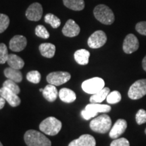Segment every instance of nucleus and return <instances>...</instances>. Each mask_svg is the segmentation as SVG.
I'll return each instance as SVG.
<instances>
[{
	"label": "nucleus",
	"mask_w": 146,
	"mask_h": 146,
	"mask_svg": "<svg viewBox=\"0 0 146 146\" xmlns=\"http://www.w3.org/2000/svg\"><path fill=\"white\" fill-rule=\"evenodd\" d=\"M24 139L28 146H51L52 143L43 133L35 130H29L25 134Z\"/></svg>",
	"instance_id": "obj_1"
},
{
	"label": "nucleus",
	"mask_w": 146,
	"mask_h": 146,
	"mask_svg": "<svg viewBox=\"0 0 146 146\" xmlns=\"http://www.w3.org/2000/svg\"><path fill=\"white\" fill-rule=\"evenodd\" d=\"M94 14L96 19L104 25H110L114 22V14L112 10L106 5H97L94 10Z\"/></svg>",
	"instance_id": "obj_2"
},
{
	"label": "nucleus",
	"mask_w": 146,
	"mask_h": 146,
	"mask_svg": "<svg viewBox=\"0 0 146 146\" xmlns=\"http://www.w3.org/2000/svg\"><path fill=\"white\" fill-rule=\"evenodd\" d=\"M89 126L92 131L104 134L110 130L112 120L108 115L102 114L91 120Z\"/></svg>",
	"instance_id": "obj_3"
},
{
	"label": "nucleus",
	"mask_w": 146,
	"mask_h": 146,
	"mask_svg": "<svg viewBox=\"0 0 146 146\" xmlns=\"http://www.w3.org/2000/svg\"><path fill=\"white\" fill-rule=\"evenodd\" d=\"M62 123L55 117H48L41 122L39 125L40 131L48 135H56L62 129Z\"/></svg>",
	"instance_id": "obj_4"
},
{
	"label": "nucleus",
	"mask_w": 146,
	"mask_h": 146,
	"mask_svg": "<svg viewBox=\"0 0 146 146\" xmlns=\"http://www.w3.org/2000/svg\"><path fill=\"white\" fill-rule=\"evenodd\" d=\"M111 110L109 105L100 104L98 103H91L87 105L85 108L81 111V116L84 119L89 120L96 116L98 113H106Z\"/></svg>",
	"instance_id": "obj_5"
},
{
	"label": "nucleus",
	"mask_w": 146,
	"mask_h": 146,
	"mask_svg": "<svg viewBox=\"0 0 146 146\" xmlns=\"http://www.w3.org/2000/svg\"><path fill=\"white\" fill-rule=\"evenodd\" d=\"M105 86L104 81L102 78L94 77L86 80L82 83V89L88 94H95Z\"/></svg>",
	"instance_id": "obj_6"
},
{
	"label": "nucleus",
	"mask_w": 146,
	"mask_h": 146,
	"mask_svg": "<svg viewBox=\"0 0 146 146\" xmlns=\"http://www.w3.org/2000/svg\"><path fill=\"white\" fill-rule=\"evenodd\" d=\"M146 95V79L135 82L129 88L128 96L131 100H138Z\"/></svg>",
	"instance_id": "obj_7"
},
{
	"label": "nucleus",
	"mask_w": 146,
	"mask_h": 146,
	"mask_svg": "<svg viewBox=\"0 0 146 146\" xmlns=\"http://www.w3.org/2000/svg\"><path fill=\"white\" fill-rule=\"evenodd\" d=\"M70 77V74L67 72H53L47 76V81L55 86H59L68 82Z\"/></svg>",
	"instance_id": "obj_8"
},
{
	"label": "nucleus",
	"mask_w": 146,
	"mask_h": 146,
	"mask_svg": "<svg viewBox=\"0 0 146 146\" xmlns=\"http://www.w3.org/2000/svg\"><path fill=\"white\" fill-rule=\"evenodd\" d=\"M107 41V36L102 31H97L89 36L87 43L92 49H98L105 45Z\"/></svg>",
	"instance_id": "obj_9"
},
{
	"label": "nucleus",
	"mask_w": 146,
	"mask_h": 146,
	"mask_svg": "<svg viewBox=\"0 0 146 146\" xmlns=\"http://www.w3.org/2000/svg\"><path fill=\"white\" fill-rule=\"evenodd\" d=\"M43 15V8L39 3L35 2L29 5L26 11L27 19L31 21H39Z\"/></svg>",
	"instance_id": "obj_10"
},
{
	"label": "nucleus",
	"mask_w": 146,
	"mask_h": 146,
	"mask_svg": "<svg viewBox=\"0 0 146 146\" xmlns=\"http://www.w3.org/2000/svg\"><path fill=\"white\" fill-rule=\"evenodd\" d=\"M139 43L137 38L133 34L127 35L123 42V48L125 53L127 54H132L139 49Z\"/></svg>",
	"instance_id": "obj_11"
},
{
	"label": "nucleus",
	"mask_w": 146,
	"mask_h": 146,
	"mask_svg": "<svg viewBox=\"0 0 146 146\" xmlns=\"http://www.w3.org/2000/svg\"><path fill=\"white\" fill-rule=\"evenodd\" d=\"M0 96L4 98L5 101L8 102L9 104L12 107L18 106L21 102V99L17 94L4 87L0 89Z\"/></svg>",
	"instance_id": "obj_12"
},
{
	"label": "nucleus",
	"mask_w": 146,
	"mask_h": 146,
	"mask_svg": "<svg viewBox=\"0 0 146 146\" xmlns=\"http://www.w3.org/2000/svg\"><path fill=\"white\" fill-rule=\"evenodd\" d=\"M27 44V40L23 35H15L10 41L9 47L13 52H19L25 48Z\"/></svg>",
	"instance_id": "obj_13"
},
{
	"label": "nucleus",
	"mask_w": 146,
	"mask_h": 146,
	"mask_svg": "<svg viewBox=\"0 0 146 146\" xmlns=\"http://www.w3.org/2000/svg\"><path fill=\"white\" fill-rule=\"evenodd\" d=\"M127 127V123L124 119H118L113 125L110 131L109 135L112 139H117L122 134L125 133Z\"/></svg>",
	"instance_id": "obj_14"
},
{
	"label": "nucleus",
	"mask_w": 146,
	"mask_h": 146,
	"mask_svg": "<svg viewBox=\"0 0 146 146\" xmlns=\"http://www.w3.org/2000/svg\"><path fill=\"white\" fill-rule=\"evenodd\" d=\"M81 29L75 21L72 19H69L66 23L64 27L62 29V33L64 36L68 37H74L79 34Z\"/></svg>",
	"instance_id": "obj_15"
},
{
	"label": "nucleus",
	"mask_w": 146,
	"mask_h": 146,
	"mask_svg": "<svg viewBox=\"0 0 146 146\" xmlns=\"http://www.w3.org/2000/svg\"><path fill=\"white\" fill-rule=\"evenodd\" d=\"M96 141L95 138L91 135L85 134L80 136L76 139L73 140L68 146H96Z\"/></svg>",
	"instance_id": "obj_16"
},
{
	"label": "nucleus",
	"mask_w": 146,
	"mask_h": 146,
	"mask_svg": "<svg viewBox=\"0 0 146 146\" xmlns=\"http://www.w3.org/2000/svg\"><path fill=\"white\" fill-rule=\"evenodd\" d=\"M43 96L45 100L50 102H53L57 99L58 93V90L55 85L49 84L43 89Z\"/></svg>",
	"instance_id": "obj_17"
},
{
	"label": "nucleus",
	"mask_w": 146,
	"mask_h": 146,
	"mask_svg": "<svg viewBox=\"0 0 146 146\" xmlns=\"http://www.w3.org/2000/svg\"><path fill=\"white\" fill-rule=\"evenodd\" d=\"M60 99L65 103H72L76 100V94L68 88L61 89L58 93Z\"/></svg>",
	"instance_id": "obj_18"
},
{
	"label": "nucleus",
	"mask_w": 146,
	"mask_h": 146,
	"mask_svg": "<svg viewBox=\"0 0 146 146\" xmlns=\"http://www.w3.org/2000/svg\"><path fill=\"white\" fill-rule=\"evenodd\" d=\"M40 53L43 57L52 58L54 56L56 52V46L52 43H41L39 47Z\"/></svg>",
	"instance_id": "obj_19"
},
{
	"label": "nucleus",
	"mask_w": 146,
	"mask_h": 146,
	"mask_svg": "<svg viewBox=\"0 0 146 146\" xmlns=\"http://www.w3.org/2000/svg\"><path fill=\"white\" fill-rule=\"evenodd\" d=\"M90 57V53L89 51L84 49L76 51L74 54L75 61L80 65H86L89 63V59Z\"/></svg>",
	"instance_id": "obj_20"
},
{
	"label": "nucleus",
	"mask_w": 146,
	"mask_h": 146,
	"mask_svg": "<svg viewBox=\"0 0 146 146\" xmlns=\"http://www.w3.org/2000/svg\"><path fill=\"white\" fill-rule=\"evenodd\" d=\"M7 63L11 68L17 69V70H21L25 66V62L21 57H19L17 55L12 54H9Z\"/></svg>",
	"instance_id": "obj_21"
},
{
	"label": "nucleus",
	"mask_w": 146,
	"mask_h": 146,
	"mask_svg": "<svg viewBox=\"0 0 146 146\" xmlns=\"http://www.w3.org/2000/svg\"><path fill=\"white\" fill-rule=\"evenodd\" d=\"M4 75L8 79H10L16 83H20L23 80V74L20 70L9 67L4 70Z\"/></svg>",
	"instance_id": "obj_22"
},
{
	"label": "nucleus",
	"mask_w": 146,
	"mask_h": 146,
	"mask_svg": "<svg viewBox=\"0 0 146 146\" xmlns=\"http://www.w3.org/2000/svg\"><path fill=\"white\" fill-rule=\"evenodd\" d=\"M110 89L108 87H104L102 90L98 91L96 94H93L89 99L91 103L100 104L106 99L108 95L110 94Z\"/></svg>",
	"instance_id": "obj_23"
},
{
	"label": "nucleus",
	"mask_w": 146,
	"mask_h": 146,
	"mask_svg": "<svg viewBox=\"0 0 146 146\" xmlns=\"http://www.w3.org/2000/svg\"><path fill=\"white\" fill-rule=\"evenodd\" d=\"M63 3L66 8L74 11H81L85 8L84 0H63Z\"/></svg>",
	"instance_id": "obj_24"
},
{
	"label": "nucleus",
	"mask_w": 146,
	"mask_h": 146,
	"mask_svg": "<svg viewBox=\"0 0 146 146\" xmlns=\"http://www.w3.org/2000/svg\"><path fill=\"white\" fill-rule=\"evenodd\" d=\"M44 20L45 23L50 24L52 28L54 29L58 28L61 25V21H60V18L52 13L47 14L45 16Z\"/></svg>",
	"instance_id": "obj_25"
},
{
	"label": "nucleus",
	"mask_w": 146,
	"mask_h": 146,
	"mask_svg": "<svg viewBox=\"0 0 146 146\" xmlns=\"http://www.w3.org/2000/svg\"><path fill=\"white\" fill-rule=\"evenodd\" d=\"M122 96L119 91H114L110 92L106 98V101L110 104H117L121 100Z\"/></svg>",
	"instance_id": "obj_26"
},
{
	"label": "nucleus",
	"mask_w": 146,
	"mask_h": 146,
	"mask_svg": "<svg viewBox=\"0 0 146 146\" xmlns=\"http://www.w3.org/2000/svg\"><path fill=\"white\" fill-rule=\"evenodd\" d=\"M41 74L37 70H32L27 73V78L31 83L37 84L41 81Z\"/></svg>",
	"instance_id": "obj_27"
},
{
	"label": "nucleus",
	"mask_w": 146,
	"mask_h": 146,
	"mask_svg": "<svg viewBox=\"0 0 146 146\" xmlns=\"http://www.w3.org/2000/svg\"><path fill=\"white\" fill-rule=\"evenodd\" d=\"M3 87L8 89L9 90L12 91V92L15 93L17 95L21 92V89H20L19 86L16 84V82L12 81L10 79H8L5 81L4 83H3Z\"/></svg>",
	"instance_id": "obj_28"
},
{
	"label": "nucleus",
	"mask_w": 146,
	"mask_h": 146,
	"mask_svg": "<svg viewBox=\"0 0 146 146\" xmlns=\"http://www.w3.org/2000/svg\"><path fill=\"white\" fill-rule=\"evenodd\" d=\"M8 56V47L4 43H0V64H3L7 62Z\"/></svg>",
	"instance_id": "obj_29"
},
{
	"label": "nucleus",
	"mask_w": 146,
	"mask_h": 146,
	"mask_svg": "<svg viewBox=\"0 0 146 146\" xmlns=\"http://www.w3.org/2000/svg\"><path fill=\"white\" fill-rule=\"evenodd\" d=\"M35 34L36 36L42 39H48L50 37V33L43 25H38L36 27Z\"/></svg>",
	"instance_id": "obj_30"
},
{
	"label": "nucleus",
	"mask_w": 146,
	"mask_h": 146,
	"mask_svg": "<svg viewBox=\"0 0 146 146\" xmlns=\"http://www.w3.org/2000/svg\"><path fill=\"white\" fill-rule=\"evenodd\" d=\"M10 25V18L7 15L0 14V33H2L8 29Z\"/></svg>",
	"instance_id": "obj_31"
},
{
	"label": "nucleus",
	"mask_w": 146,
	"mask_h": 146,
	"mask_svg": "<svg viewBox=\"0 0 146 146\" xmlns=\"http://www.w3.org/2000/svg\"><path fill=\"white\" fill-rule=\"evenodd\" d=\"M135 120L138 125H142L146 123V111L143 109L139 110L135 116Z\"/></svg>",
	"instance_id": "obj_32"
},
{
	"label": "nucleus",
	"mask_w": 146,
	"mask_h": 146,
	"mask_svg": "<svg viewBox=\"0 0 146 146\" xmlns=\"http://www.w3.org/2000/svg\"><path fill=\"white\" fill-rule=\"evenodd\" d=\"M110 146H130V143L127 139L117 138L110 143Z\"/></svg>",
	"instance_id": "obj_33"
},
{
	"label": "nucleus",
	"mask_w": 146,
	"mask_h": 146,
	"mask_svg": "<svg viewBox=\"0 0 146 146\" xmlns=\"http://www.w3.org/2000/svg\"><path fill=\"white\" fill-rule=\"evenodd\" d=\"M135 29L139 33L146 36V22H139L136 25Z\"/></svg>",
	"instance_id": "obj_34"
},
{
	"label": "nucleus",
	"mask_w": 146,
	"mask_h": 146,
	"mask_svg": "<svg viewBox=\"0 0 146 146\" xmlns=\"http://www.w3.org/2000/svg\"><path fill=\"white\" fill-rule=\"evenodd\" d=\"M5 104V100L4 98L0 96V110L2 109Z\"/></svg>",
	"instance_id": "obj_35"
},
{
	"label": "nucleus",
	"mask_w": 146,
	"mask_h": 146,
	"mask_svg": "<svg viewBox=\"0 0 146 146\" xmlns=\"http://www.w3.org/2000/svg\"><path fill=\"white\" fill-rule=\"evenodd\" d=\"M142 66H143V70L146 72V56L144 57L143 61H142Z\"/></svg>",
	"instance_id": "obj_36"
},
{
	"label": "nucleus",
	"mask_w": 146,
	"mask_h": 146,
	"mask_svg": "<svg viewBox=\"0 0 146 146\" xmlns=\"http://www.w3.org/2000/svg\"><path fill=\"white\" fill-rule=\"evenodd\" d=\"M39 91H41V92H43V89H39Z\"/></svg>",
	"instance_id": "obj_37"
},
{
	"label": "nucleus",
	"mask_w": 146,
	"mask_h": 146,
	"mask_svg": "<svg viewBox=\"0 0 146 146\" xmlns=\"http://www.w3.org/2000/svg\"><path fill=\"white\" fill-rule=\"evenodd\" d=\"M0 146H3V145H2V143H1V141H0Z\"/></svg>",
	"instance_id": "obj_38"
},
{
	"label": "nucleus",
	"mask_w": 146,
	"mask_h": 146,
	"mask_svg": "<svg viewBox=\"0 0 146 146\" xmlns=\"http://www.w3.org/2000/svg\"><path fill=\"white\" fill-rule=\"evenodd\" d=\"M145 134H146V129H145Z\"/></svg>",
	"instance_id": "obj_39"
}]
</instances>
